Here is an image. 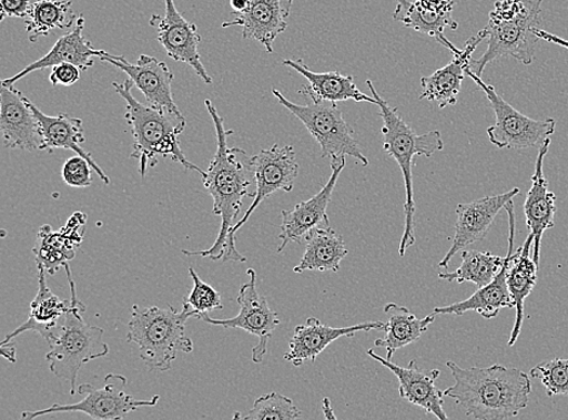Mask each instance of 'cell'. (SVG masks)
<instances>
[{"mask_svg":"<svg viewBox=\"0 0 568 420\" xmlns=\"http://www.w3.org/2000/svg\"><path fill=\"white\" fill-rule=\"evenodd\" d=\"M207 112L213 120L217 134V151L203 176L205 189L213 196V214L221 217V227L217 239L205 252H186V256H202L213 260L246 262V258L237 252L235 239L231 232L234 221L240 216L245 196L254 198L255 193L248 188L255 180L253 156L241 148H229L227 139L233 135V130L224 129L223 117L219 114L214 103L205 101Z\"/></svg>","mask_w":568,"mask_h":420,"instance_id":"obj_1","label":"cell"},{"mask_svg":"<svg viewBox=\"0 0 568 420\" xmlns=\"http://www.w3.org/2000/svg\"><path fill=\"white\" fill-rule=\"evenodd\" d=\"M81 69L73 63H61L54 65L50 74V83L52 85L71 86L81 79Z\"/></svg>","mask_w":568,"mask_h":420,"instance_id":"obj_39","label":"cell"},{"mask_svg":"<svg viewBox=\"0 0 568 420\" xmlns=\"http://www.w3.org/2000/svg\"><path fill=\"white\" fill-rule=\"evenodd\" d=\"M38 267V294L31 304L29 320L17 330L9 334L2 345H9L18 336L33 331L41 335L47 342L55 336L64 315L71 309V299H61L50 290L47 285V270L42 265Z\"/></svg>","mask_w":568,"mask_h":420,"instance_id":"obj_28","label":"cell"},{"mask_svg":"<svg viewBox=\"0 0 568 420\" xmlns=\"http://www.w3.org/2000/svg\"><path fill=\"white\" fill-rule=\"evenodd\" d=\"M29 104L37 116L39 127H41L43 139L41 151L52 153L55 150H69L78 155H82L104 185H110V177L103 173V170L92 157L91 153L81 147V144L85 142L83 121L64 113L55 116L47 115L30 100Z\"/></svg>","mask_w":568,"mask_h":420,"instance_id":"obj_26","label":"cell"},{"mask_svg":"<svg viewBox=\"0 0 568 420\" xmlns=\"http://www.w3.org/2000/svg\"><path fill=\"white\" fill-rule=\"evenodd\" d=\"M486 35L483 31L468 39L464 49L453 52L454 60L445 68L435 71L432 75L420 79L422 94L419 100L437 103L440 110L455 106L462 90V84L471 68L474 51L484 42Z\"/></svg>","mask_w":568,"mask_h":420,"instance_id":"obj_22","label":"cell"},{"mask_svg":"<svg viewBox=\"0 0 568 420\" xmlns=\"http://www.w3.org/2000/svg\"><path fill=\"white\" fill-rule=\"evenodd\" d=\"M293 3L294 0H250L246 10L235 12L232 21L222 23V29L240 25L244 39H255L272 54L275 39L287 29Z\"/></svg>","mask_w":568,"mask_h":420,"instance_id":"obj_20","label":"cell"},{"mask_svg":"<svg viewBox=\"0 0 568 420\" xmlns=\"http://www.w3.org/2000/svg\"><path fill=\"white\" fill-rule=\"evenodd\" d=\"M253 166L256 180L254 202L244 217L232 228L233 239L235 233L245 225L263 201H266L275 192H292L298 177L300 166L293 146L281 147L274 144L270 150H262L253 156Z\"/></svg>","mask_w":568,"mask_h":420,"instance_id":"obj_12","label":"cell"},{"mask_svg":"<svg viewBox=\"0 0 568 420\" xmlns=\"http://www.w3.org/2000/svg\"><path fill=\"white\" fill-rule=\"evenodd\" d=\"M535 32H536L537 37L539 39H541V41H546V42H549V43L555 44V45H559V47L565 48V49L568 50V41H566V39L560 38L558 35H555L552 33H549V32H547L545 30H541L539 28H537L535 30Z\"/></svg>","mask_w":568,"mask_h":420,"instance_id":"obj_41","label":"cell"},{"mask_svg":"<svg viewBox=\"0 0 568 420\" xmlns=\"http://www.w3.org/2000/svg\"><path fill=\"white\" fill-rule=\"evenodd\" d=\"M468 75L484 91L494 110L496 122L487 129V136L494 146L499 150L534 148L541 146V143L554 135L557 129V121L554 117L544 121L532 120L515 110L493 85L484 83L481 76L470 70Z\"/></svg>","mask_w":568,"mask_h":420,"instance_id":"obj_9","label":"cell"},{"mask_svg":"<svg viewBox=\"0 0 568 420\" xmlns=\"http://www.w3.org/2000/svg\"><path fill=\"white\" fill-rule=\"evenodd\" d=\"M455 385L444 390L468 417L478 420H507L519 416L530 401V377L518 369L494 365L462 369L453 361L446 362Z\"/></svg>","mask_w":568,"mask_h":420,"instance_id":"obj_2","label":"cell"},{"mask_svg":"<svg viewBox=\"0 0 568 420\" xmlns=\"http://www.w3.org/2000/svg\"><path fill=\"white\" fill-rule=\"evenodd\" d=\"M519 194V188H513L504 194L459 204L456 208L457 222L453 246L440 262L439 267L446 269L458 253L464 252L465 248L475 243L484 240L497 215Z\"/></svg>","mask_w":568,"mask_h":420,"instance_id":"obj_15","label":"cell"},{"mask_svg":"<svg viewBox=\"0 0 568 420\" xmlns=\"http://www.w3.org/2000/svg\"><path fill=\"white\" fill-rule=\"evenodd\" d=\"M509 215V248H508V267H507V285L513 296L515 308H517V318L513 331L510 334L508 346L513 347L520 337L524 322L525 300L534 291L537 281L538 265L531 256V249L535 244V236L530 233L524 245L517 253L513 254L515 239V212L513 201L506 205Z\"/></svg>","mask_w":568,"mask_h":420,"instance_id":"obj_18","label":"cell"},{"mask_svg":"<svg viewBox=\"0 0 568 420\" xmlns=\"http://www.w3.org/2000/svg\"><path fill=\"white\" fill-rule=\"evenodd\" d=\"M508 256L500 257L491 253L471 252L462 253V265L455 272L440 273L439 278L448 283H473L479 287L490 284L505 267Z\"/></svg>","mask_w":568,"mask_h":420,"instance_id":"obj_34","label":"cell"},{"mask_svg":"<svg viewBox=\"0 0 568 420\" xmlns=\"http://www.w3.org/2000/svg\"><path fill=\"white\" fill-rule=\"evenodd\" d=\"M128 380L122 375L110 373L105 377V385L99 389L92 385H82L78 392L85 399L70 404H52L49 409L41 411H26L21 414L23 419H36L52 413L82 412L92 419L112 420L124 419L129 413L141 407H152L160 401L161 397L155 396L150 400H138L128 396L125 387Z\"/></svg>","mask_w":568,"mask_h":420,"instance_id":"obj_10","label":"cell"},{"mask_svg":"<svg viewBox=\"0 0 568 420\" xmlns=\"http://www.w3.org/2000/svg\"><path fill=\"white\" fill-rule=\"evenodd\" d=\"M2 21L8 18L26 19L32 8L31 0H0Z\"/></svg>","mask_w":568,"mask_h":420,"instance_id":"obj_40","label":"cell"},{"mask_svg":"<svg viewBox=\"0 0 568 420\" xmlns=\"http://www.w3.org/2000/svg\"><path fill=\"white\" fill-rule=\"evenodd\" d=\"M306 252L294 268L296 274L303 272H338L341 262L348 255L345 240L332 227L316 228L306 236Z\"/></svg>","mask_w":568,"mask_h":420,"instance_id":"obj_31","label":"cell"},{"mask_svg":"<svg viewBox=\"0 0 568 420\" xmlns=\"http://www.w3.org/2000/svg\"><path fill=\"white\" fill-rule=\"evenodd\" d=\"M366 85L377 100L379 116L383 120L381 134L383 136V150L398 163L402 168L405 183V228L399 246V255L404 257L407 248L416 243L415 235V199H414V157L423 155L430 157L435 152L444 150V141L440 131L433 130L429 133L417 135L416 131L406 124L398 110L389 106L383 100L369 79Z\"/></svg>","mask_w":568,"mask_h":420,"instance_id":"obj_6","label":"cell"},{"mask_svg":"<svg viewBox=\"0 0 568 420\" xmlns=\"http://www.w3.org/2000/svg\"><path fill=\"white\" fill-rule=\"evenodd\" d=\"M150 23L156 28L158 42L162 44L171 59L189 64L206 84L213 83V78L206 72L200 51H197L202 35L197 33L194 23L181 16L174 0H165V17L154 14Z\"/></svg>","mask_w":568,"mask_h":420,"instance_id":"obj_13","label":"cell"},{"mask_svg":"<svg viewBox=\"0 0 568 420\" xmlns=\"http://www.w3.org/2000/svg\"><path fill=\"white\" fill-rule=\"evenodd\" d=\"M283 64L307 79L308 83L298 90V94L310 101L337 103L352 100L376 104V106L378 104L375 98L362 93L355 85L353 75H343L339 72L316 73L303 60L286 59Z\"/></svg>","mask_w":568,"mask_h":420,"instance_id":"obj_27","label":"cell"},{"mask_svg":"<svg viewBox=\"0 0 568 420\" xmlns=\"http://www.w3.org/2000/svg\"><path fill=\"white\" fill-rule=\"evenodd\" d=\"M302 413L292 399L281 396L280 392H270L257 399L247 414L235 413L234 419L244 420H295Z\"/></svg>","mask_w":568,"mask_h":420,"instance_id":"obj_35","label":"cell"},{"mask_svg":"<svg viewBox=\"0 0 568 420\" xmlns=\"http://www.w3.org/2000/svg\"><path fill=\"white\" fill-rule=\"evenodd\" d=\"M546 388L547 397H568V359L537 365L530 372Z\"/></svg>","mask_w":568,"mask_h":420,"instance_id":"obj_36","label":"cell"},{"mask_svg":"<svg viewBox=\"0 0 568 420\" xmlns=\"http://www.w3.org/2000/svg\"><path fill=\"white\" fill-rule=\"evenodd\" d=\"M387 324L382 321L363 322L348 327H333L323 324L318 319L310 318L305 324L295 328V334L290 339L288 351L284 359L300 367L308 361L314 362L316 358L338 338L354 337L359 332L385 331Z\"/></svg>","mask_w":568,"mask_h":420,"instance_id":"obj_19","label":"cell"},{"mask_svg":"<svg viewBox=\"0 0 568 420\" xmlns=\"http://www.w3.org/2000/svg\"><path fill=\"white\" fill-rule=\"evenodd\" d=\"M455 0H396L393 19L454 52L457 48L444 35L446 29L456 31L458 22L453 17Z\"/></svg>","mask_w":568,"mask_h":420,"instance_id":"obj_21","label":"cell"},{"mask_svg":"<svg viewBox=\"0 0 568 420\" xmlns=\"http://www.w3.org/2000/svg\"><path fill=\"white\" fill-rule=\"evenodd\" d=\"M329 165L333 168L332 177L318 194L307 202L297 204L293 209L282 212L283 222L280 234L282 243L277 247V253H282L290 243L301 244L313 229L329 227L327 207L333 201L339 175L346 167V156L335 157Z\"/></svg>","mask_w":568,"mask_h":420,"instance_id":"obj_14","label":"cell"},{"mask_svg":"<svg viewBox=\"0 0 568 420\" xmlns=\"http://www.w3.org/2000/svg\"><path fill=\"white\" fill-rule=\"evenodd\" d=\"M71 287L72 306L64 315L58 331L48 345L47 356L49 369L58 378L69 382L71 396L77 392V378L82 367L100 358L109 356L110 347L104 344L103 330L84 321L87 307L77 296L75 283L69 264L63 266Z\"/></svg>","mask_w":568,"mask_h":420,"instance_id":"obj_7","label":"cell"},{"mask_svg":"<svg viewBox=\"0 0 568 420\" xmlns=\"http://www.w3.org/2000/svg\"><path fill=\"white\" fill-rule=\"evenodd\" d=\"M16 351V348L10 347L9 345H2V356L10 362H17Z\"/></svg>","mask_w":568,"mask_h":420,"instance_id":"obj_43","label":"cell"},{"mask_svg":"<svg viewBox=\"0 0 568 420\" xmlns=\"http://www.w3.org/2000/svg\"><path fill=\"white\" fill-rule=\"evenodd\" d=\"M388 317L386 336L375 340L377 348L387 350V360L392 361L394 352L406 346L413 345L423 334L427 332L434 322V313L429 317L418 319L406 307L388 304L385 307Z\"/></svg>","mask_w":568,"mask_h":420,"instance_id":"obj_32","label":"cell"},{"mask_svg":"<svg viewBox=\"0 0 568 420\" xmlns=\"http://www.w3.org/2000/svg\"><path fill=\"white\" fill-rule=\"evenodd\" d=\"M129 75L153 109L181 112L176 106L171 84L174 73L165 62L149 55H141L136 63H130L124 57H114L104 51L99 58Z\"/></svg>","mask_w":568,"mask_h":420,"instance_id":"obj_16","label":"cell"},{"mask_svg":"<svg viewBox=\"0 0 568 420\" xmlns=\"http://www.w3.org/2000/svg\"><path fill=\"white\" fill-rule=\"evenodd\" d=\"M551 140L547 139L538 151L532 186L527 192L524 204V214L527 228L535 236L534 259L539 266L540 245L544 235L555 226V214H557V195L549 189L548 180L545 176V157L549 152Z\"/></svg>","mask_w":568,"mask_h":420,"instance_id":"obj_24","label":"cell"},{"mask_svg":"<svg viewBox=\"0 0 568 420\" xmlns=\"http://www.w3.org/2000/svg\"><path fill=\"white\" fill-rule=\"evenodd\" d=\"M508 259L509 255L507 254ZM508 259L504 268L497 274V277L488 285L479 287L469 298L457 301V304L435 308V315H462L468 311H475L481 315L484 319L491 320L498 317L501 309L515 308L513 296L507 285Z\"/></svg>","mask_w":568,"mask_h":420,"instance_id":"obj_30","label":"cell"},{"mask_svg":"<svg viewBox=\"0 0 568 420\" xmlns=\"http://www.w3.org/2000/svg\"><path fill=\"white\" fill-rule=\"evenodd\" d=\"M77 19L71 0H37L24 19L26 32L29 41L36 43L57 30H70Z\"/></svg>","mask_w":568,"mask_h":420,"instance_id":"obj_33","label":"cell"},{"mask_svg":"<svg viewBox=\"0 0 568 420\" xmlns=\"http://www.w3.org/2000/svg\"><path fill=\"white\" fill-rule=\"evenodd\" d=\"M91 165L82 155L65 161L62 166V178L65 185L73 188H88L92 185Z\"/></svg>","mask_w":568,"mask_h":420,"instance_id":"obj_38","label":"cell"},{"mask_svg":"<svg viewBox=\"0 0 568 420\" xmlns=\"http://www.w3.org/2000/svg\"><path fill=\"white\" fill-rule=\"evenodd\" d=\"M112 85L125 102L124 117L134 137V152L131 157L139 161L142 177L146 176L149 167L158 164L160 156H169L171 161L193 170L202 177L206 174L204 170L189 162L180 147L179 136L187 126L186 117L181 112L144 106L132 95L135 84L130 78L123 84L114 82Z\"/></svg>","mask_w":568,"mask_h":420,"instance_id":"obj_3","label":"cell"},{"mask_svg":"<svg viewBox=\"0 0 568 420\" xmlns=\"http://www.w3.org/2000/svg\"><path fill=\"white\" fill-rule=\"evenodd\" d=\"M544 0H497L481 30L487 39V49L478 60L471 61L470 71L481 76L487 64L501 58H513L525 65L536 59L539 41L538 28Z\"/></svg>","mask_w":568,"mask_h":420,"instance_id":"obj_4","label":"cell"},{"mask_svg":"<svg viewBox=\"0 0 568 420\" xmlns=\"http://www.w3.org/2000/svg\"><path fill=\"white\" fill-rule=\"evenodd\" d=\"M230 3L234 12H243L248 7L250 0H231Z\"/></svg>","mask_w":568,"mask_h":420,"instance_id":"obj_44","label":"cell"},{"mask_svg":"<svg viewBox=\"0 0 568 420\" xmlns=\"http://www.w3.org/2000/svg\"><path fill=\"white\" fill-rule=\"evenodd\" d=\"M367 356L387 367L398 378L402 399L420 407L426 413H430L440 420L448 419L444 411V391L435 386L440 376L439 370H422L416 360L409 362L407 367H400L381 358L373 349L367 350Z\"/></svg>","mask_w":568,"mask_h":420,"instance_id":"obj_23","label":"cell"},{"mask_svg":"<svg viewBox=\"0 0 568 420\" xmlns=\"http://www.w3.org/2000/svg\"><path fill=\"white\" fill-rule=\"evenodd\" d=\"M87 216L78 213L72 216L68 225L54 233L50 226H43L38 233V238L33 253L37 265H42L50 275H54L60 267L68 264L75 256V248L81 245L84 232Z\"/></svg>","mask_w":568,"mask_h":420,"instance_id":"obj_29","label":"cell"},{"mask_svg":"<svg viewBox=\"0 0 568 420\" xmlns=\"http://www.w3.org/2000/svg\"><path fill=\"white\" fill-rule=\"evenodd\" d=\"M190 275L193 280V287L184 304L197 313V318L201 315L222 309L221 295L215 288L204 283L193 268H190Z\"/></svg>","mask_w":568,"mask_h":420,"instance_id":"obj_37","label":"cell"},{"mask_svg":"<svg viewBox=\"0 0 568 420\" xmlns=\"http://www.w3.org/2000/svg\"><path fill=\"white\" fill-rule=\"evenodd\" d=\"M248 283L242 285L236 301L241 307L235 318L227 320L213 319L209 314L201 315L200 320L224 328H241L250 335L258 338V344L253 348V361L261 363L267 356L268 345L281 320L277 314L271 309L266 297L257 291V275L254 269H247Z\"/></svg>","mask_w":568,"mask_h":420,"instance_id":"obj_11","label":"cell"},{"mask_svg":"<svg viewBox=\"0 0 568 420\" xmlns=\"http://www.w3.org/2000/svg\"><path fill=\"white\" fill-rule=\"evenodd\" d=\"M85 19L78 17L72 32L62 35L57 44L48 52L45 57L28 65L24 70L4 79L6 85H14L22 78L32 72L42 71L61 63H73L82 71H87L94 65V59L104 54V50H98L91 45L84 35Z\"/></svg>","mask_w":568,"mask_h":420,"instance_id":"obj_25","label":"cell"},{"mask_svg":"<svg viewBox=\"0 0 568 420\" xmlns=\"http://www.w3.org/2000/svg\"><path fill=\"white\" fill-rule=\"evenodd\" d=\"M0 130L8 150L41 151V127L26 99L14 85L0 89Z\"/></svg>","mask_w":568,"mask_h":420,"instance_id":"obj_17","label":"cell"},{"mask_svg":"<svg viewBox=\"0 0 568 420\" xmlns=\"http://www.w3.org/2000/svg\"><path fill=\"white\" fill-rule=\"evenodd\" d=\"M197 318V313L184 304L182 310L168 308L132 307L126 340L140 348V358L151 372H166L179 352L193 351L192 339L186 335V322Z\"/></svg>","mask_w":568,"mask_h":420,"instance_id":"obj_5","label":"cell"},{"mask_svg":"<svg viewBox=\"0 0 568 420\" xmlns=\"http://www.w3.org/2000/svg\"><path fill=\"white\" fill-rule=\"evenodd\" d=\"M273 95L290 113L310 131V134L322 148L325 160H335L341 156H353L364 166L368 160L364 155L361 144L354 139V130L347 124L336 102H313L297 104L288 101L280 90L273 89Z\"/></svg>","mask_w":568,"mask_h":420,"instance_id":"obj_8","label":"cell"},{"mask_svg":"<svg viewBox=\"0 0 568 420\" xmlns=\"http://www.w3.org/2000/svg\"><path fill=\"white\" fill-rule=\"evenodd\" d=\"M323 411L326 419L336 420V416L333 411L332 401L328 398L323 400Z\"/></svg>","mask_w":568,"mask_h":420,"instance_id":"obj_42","label":"cell"}]
</instances>
